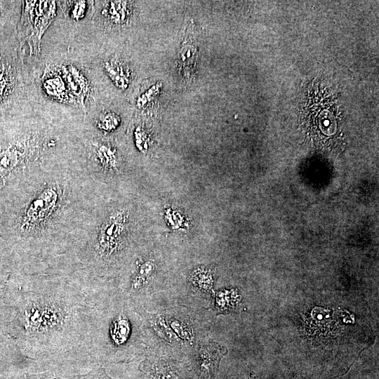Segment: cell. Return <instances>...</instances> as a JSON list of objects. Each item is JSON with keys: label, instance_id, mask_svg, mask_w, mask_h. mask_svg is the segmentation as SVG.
I'll use <instances>...</instances> for the list:
<instances>
[{"label": "cell", "instance_id": "2", "mask_svg": "<svg viewBox=\"0 0 379 379\" xmlns=\"http://www.w3.org/2000/svg\"><path fill=\"white\" fill-rule=\"evenodd\" d=\"M67 192L63 183L45 181L32 191L20 208L15 220L18 238L31 248L48 235L62 215L67 204Z\"/></svg>", "mask_w": 379, "mask_h": 379}, {"label": "cell", "instance_id": "19", "mask_svg": "<svg viewBox=\"0 0 379 379\" xmlns=\"http://www.w3.org/2000/svg\"><path fill=\"white\" fill-rule=\"evenodd\" d=\"M0 62V100L4 97L7 91H9L11 86V77L6 67Z\"/></svg>", "mask_w": 379, "mask_h": 379}, {"label": "cell", "instance_id": "4", "mask_svg": "<svg viewBox=\"0 0 379 379\" xmlns=\"http://www.w3.org/2000/svg\"><path fill=\"white\" fill-rule=\"evenodd\" d=\"M18 25L22 43H26L30 55H37L41 51V38L53 22L57 11V1H25Z\"/></svg>", "mask_w": 379, "mask_h": 379}, {"label": "cell", "instance_id": "8", "mask_svg": "<svg viewBox=\"0 0 379 379\" xmlns=\"http://www.w3.org/2000/svg\"><path fill=\"white\" fill-rule=\"evenodd\" d=\"M41 86L46 95L52 100L62 103L75 104L59 69H46L41 77Z\"/></svg>", "mask_w": 379, "mask_h": 379}, {"label": "cell", "instance_id": "18", "mask_svg": "<svg viewBox=\"0 0 379 379\" xmlns=\"http://www.w3.org/2000/svg\"><path fill=\"white\" fill-rule=\"evenodd\" d=\"M67 379H114L107 375L104 368L99 366L80 375H73Z\"/></svg>", "mask_w": 379, "mask_h": 379}, {"label": "cell", "instance_id": "14", "mask_svg": "<svg viewBox=\"0 0 379 379\" xmlns=\"http://www.w3.org/2000/svg\"><path fill=\"white\" fill-rule=\"evenodd\" d=\"M65 8V13L68 17L74 20H81L88 10V1H60Z\"/></svg>", "mask_w": 379, "mask_h": 379}, {"label": "cell", "instance_id": "15", "mask_svg": "<svg viewBox=\"0 0 379 379\" xmlns=\"http://www.w3.org/2000/svg\"><path fill=\"white\" fill-rule=\"evenodd\" d=\"M96 126L100 131L105 132L112 131L119 124V117L112 112H105L101 113L97 118Z\"/></svg>", "mask_w": 379, "mask_h": 379}, {"label": "cell", "instance_id": "10", "mask_svg": "<svg viewBox=\"0 0 379 379\" xmlns=\"http://www.w3.org/2000/svg\"><path fill=\"white\" fill-rule=\"evenodd\" d=\"M140 370L146 379H185L178 366L162 360L144 361Z\"/></svg>", "mask_w": 379, "mask_h": 379}, {"label": "cell", "instance_id": "13", "mask_svg": "<svg viewBox=\"0 0 379 379\" xmlns=\"http://www.w3.org/2000/svg\"><path fill=\"white\" fill-rule=\"evenodd\" d=\"M190 279L192 284L197 288L205 291H213V274L211 270L200 267L192 271Z\"/></svg>", "mask_w": 379, "mask_h": 379}, {"label": "cell", "instance_id": "1", "mask_svg": "<svg viewBox=\"0 0 379 379\" xmlns=\"http://www.w3.org/2000/svg\"><path fill=\"white\" fill-rule=\"evenodd\" d=\"M95 300L70 276L29 274L0 282V334L26 359L49 369L91 359Z\"/></svg>", "mask_w": 379, "mask_h": 379}, {"label": "cell", "instance_id": "21", "mask_svg": "<svg viewBox=\"0 0 379 379\" xmlns=\"http://www.w3.org/2000/svg\"><path fill=\"white\" fill-rule=\"evenodd\" d=\"M246 379H255V375L253 373H250Z\"/></svg>", "mask_w": 379, "mask_h": 379}, {"label": "cell", "instance_id": "16", "mask_svg": "<svg viewBox=\"0 0 379 379\" xmlns=\"http://www.w3.org/2000/svg\"><path fill=\"white\" fill-rule=\"evenodd\" d=\"M197 46L194 43L183 44L182 51L180 52V63L184 68L183 71L187 72L188 74V69H190L194 66V63L197 58Z\"/></svg>", "mask_w": 379, "mask_h": 379}, {"label": "cell", "instance_id": "12", "mask_svg": "<svg viewBox=\"0 0 379 379\" xmlns=\"http://www.w3.org/2000/svg\"><path fill=\"white\" fill-rule=\"evenodd\" d=\"M153 271L154 265L151 262L138 264L126 286V291L129 294L138 293L147 285Z\"/></svg>", "mask_w": 379, "mask_h": 379}, {"label": "cell", "instance_id": "6", "mask_svg": "<svg viewBox=\"0 0 379 379\" xmlns=\"http://www.w3.org/2000/svg\"><path fill=\"white\" fill-rule=\"evenodd\" d=\"M227 352L225 347L213 341L201 346L196 361L197 379H213L218 371L220 360Z\"/></svg>", "mask_w": 379, "mask_h": 379}, {"label": "cell", "instance_id": "7", "mask_svg": "<svg viewBox=\"0 0 379 379\" xmlns=\"http://www.w3.org/2000/svg\"><path fill=\"white\" fill-rule=\"evenodd\" d=\"M91 159L98 167L106 173H114L119 169V157L117 149L107 142L95 140L89 145Z\"/></svg>", "mask_w": 379, "mask_h": 379}, {"label": "cell", "instance_id": "20", "mask_svg": "<svg viewBox=\"0 0 379 379\" xmlns=\"http://www.w3.org/2000/svg\"><path fill=\"white\" fill-rule=\"evenodd\" d=\"M24 379H65L58 375L56 369H49L36 373H27Z\"/></svg>", "mask_w": 379, "mask_h": 379}, {"label": "cell", "instance_id": "5", "mask_svg": "<svg viewBox=\"0 0 379 379\" xmlns=\"http://www.w3.org/2000/svg\"><path fill=\"white\" fill-rule=\"evenodd\" d=\"M59 70L75 103L84 107L92 93L91 83L85 73L72 63L62 64Z\"/></svg>", "mask_w": 379, "mask_h": 379}, {"label": "cell", "instance_id": "9", "mask_svg": "<svg viewBox=\"0 0 379 379\" xmlns=\"http://www.w3.org/2000/svg\"><path fill=\"white\" fill-rule=\"evenodd\" d=\"M129 1H104L101 4L99 18L109 25H120L128 22L131 13V4Z\"/></svg>", "mask_w": 379, "mask_h": 379}, {"label": "cell", "instance_id": "22", "mask_svg": "<svg viewBox=\"0 0 379 379\" xmlns=\"http://www.w3.org/2000/svg\"><path fill=\"white\" fill-rule=\"evenodd\" d=\"M1 2L0 1V8H1Z\"/></svg>", "mask_w": 379, "mask_h": 379}, {"label": "cell", "instance_id": "17", "mask_svg": "<svg viewBox=\"0 0 379 379\" xmlns=\"http://www.w3.org/2000/svg\"><path fill=\"white\" fill-rule=\"evenodd\" d=\"M168 324L173 330L174 333H176L181 339L186 341L192 340V332L184 322L177 319H171L168 321Z\"/></svg>", "mask_w": 379, "mask_h": 379}, {"label": "cell", "instance_id": "3", "mask_svg": "<svg viewBox=\"0 0 379 379\" xmlns=\"http://www.w3.org/2000/svg\"><path fill=\"white\" fill-rule=\"evenodd\" d=\"M50 140L41 131H30L0 148V190L15 175L36 165Z\"/></svg>", "mask_w": 379, "mask_h": 379}, {"label": "cell", "instance_id": "11", "mask_svg": "<svg viewBox=\"0 0 379 379\" xmlns=\"http://www.w3.org/2000/svg\"><path fill=\"white\" fill-rule=\"evenodd\" d=\"M103 68L112 81L121 89H126L129 85L131 73L129 68L121 60L112 58L103 62Z\"/></svg>", "mask_w": 379, "mask_h": 379}]
</instances>
